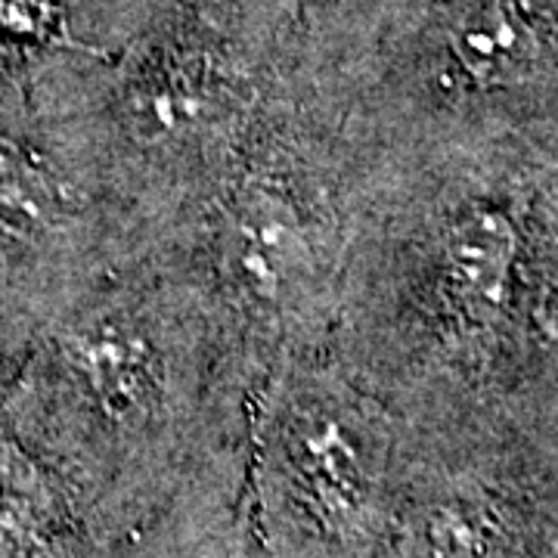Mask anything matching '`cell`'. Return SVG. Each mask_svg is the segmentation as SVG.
<instances>
[{"label":"cell","instance_id":"cell-3","mask_svg":"<svg viewBox=\"0 0 558 558\" xmlns=\"http://www.w3.org/2000/svg\"><path fill=\"white\" fill-rule=\"evenodd\" d=\"M440 286L450 311L469 326H487L506 307L515 264V230L494 208H469L440 245Z\"/></svg>","mask_w":558,"mask_h":558},{"label":"cell","instance_id":"cell-6","mask_svg":"<svg viewBox=\"0 0 558 558\" xmlns=\"http://www.w3.org/2000/svg\"><path fill=\"white\" fill-rule=\"evenodd\" d=\"M218 84L202 65H168L143 81L137 116L159 134L193 131L215 112Z\"/></svg>","mask_w":558,"mask_h":558},{"label":"cell","instance_id":"cell-2","mask_svg":"<svg viewBox=\"0 0 558 558\" xmlns=\"http://www.w3.org/2000/svg\"><path fill=\"white\" fill-rule=\"evenodd\" d=\"M227 255L252 295L279 301L292 295L311 274V230L282 193L245 186L233 205Z\"/></svg>","mask_w":558,"mask_h":558},{"label":"cell","instance_id":"cell-4","mask_svg":"<svg viewBox=\"0 0 558 558\" xmlns=\"http://www.w3.org/2000/svg\"><path fill=\"white\" fill-rule=\"evenodd\" d=\"M553 0H478L457 28V60L472 78H519L537 57V25Z\"/></svg>","mask_w":558,"mask_h":558},{"label":"cell","instance_id":"cell-1","mask_svg":"<svg viewBox=\"0 0 558 558\" xmlns=\"http://www.w3.org/2000/svg\"><path fill=\"white\" fill-rule=\"evenodd\" d=\"M286 515L301 534L336 549L369 539L381 506V462L354 422L314 410L286 425L277 459Z\"/></svg>","mask_w":558,"mask_h":558},{"label":"cell","instance_id":"cell-5","mask_svg":"<svg viewBox=\"0 0 558 558\" xmlns=\"http://www.w3.org/2000/svg\"><path fill=\"white\" fill-rule=\"evenodd\" d=\"M75 357L102 410L116 416H131L149 407L156 385V360L143 336L121 326H100L81 336Z\"/></svg>","mask_w":558,"mask_h":558}]
</instances>
